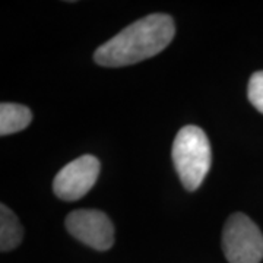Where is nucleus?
<instances>
[{
  "label": "nucleus",
  "mask_w": 263,
  "mask_h": 263,
  "mask_svg": "<svg viewBox=\"0 0 263 263\" xmlns=\"http://www.w3.org/2000/svg\"><path fill=\"white\" fill-rule=\"evenodd\" d=\"M100 161L94 155H82L60 170L53 181V190L62 200L84 197L100 176Z\"/></svg>",
  "instance_id": "nucleus-5"
},
{
  "label": "nucleus",
  "mask_w": 263,
  "mask_h": 263,
  "mask_svg": "<svg viewBox=\"0 0 263 263\" xmlns=\"http://www.w3.org/2000/svg\"><path fill=\"white\" fill-rule=\"evenodd\" d=\"M24 237V230L18 216L6 205L0 206V250L10 252L18 247Z\"/></svg>",
  "instance_id": "nucleus-7"
},
{
  "label": "nucleus",
  "mask_w": 263,
  "mask_h": 263,
  "mask_svg": "<svg viewBox=\"0 0 263 263\" xmlns=\"http://www.w3.org/2000/svg\"><path fill=\"white\" fill-rule=\"evenodd\" d=\"M171 155L183 186L190 192L196 190L212 164V151L206 133L197 126H184L174 139Z\"/></svg>",
  "instance_id": "nucleus-2"
},
{
  "label": "nucleus",
  "mask_w": 263,
  "mask_h": 263,
  "mask_svg": "<svg viewBox=\"0 0 263 263\" xmlns=\"http://www.w3.org/2000/svg\"><path fill=\"white\" fill-rule=\"evenodd\" d=\"M66 230L95 250H108L114 243V227L110 218L97 209H76L66 218Z\"/></svg>",
  "instance_id": "nucleus-4"
},
{
  "label": "nucleus",
  "mask_w": 263,
  "mask_h": 263,
  "mask_svg": "<svg viewBox=\"0 0 263 263\" xmlns=\"http://www.w3.org/2000/svg\"><path fill=\"white\" fill-rule=\"evenodd\" d=\"M176 25L165 13H154L130 24L97 48L94 60L104 67H123L157 56L173 41Z\"/></svg>",
  "instance_id": "nucleus-1"
},
{
  "label": "nucleus",
  "mask_w": 263,
  "mask_h": 263,
  "mask_svg": "<svg viewBox=\"0 0 263 263\" xmlns=\"http://www.w3.org/2000/svg\"><path fill=\"white\" fill-rule=\"evenodd\" d=\"M32 113L22 104L2 103L0 105V135L6 136L28 127Z\"/></svg>",
  "instance_id": "nucleus-6"
},
{
  "label": "nucleus",
  "mask_w": 263,
  "mask_h": 263,
  "mask_svg": "<svg viewBox=\"0 0 263 263\" xmlns=\"http://www.w3.org/2000/svg\"><path fill=\"white\" fill-rule=\"evenodd\" d=\"M247 97L254 108L263 114V70L254 72L249 79Z\"/></svg>",
  "instance_id": "nucleus-8"
},
{
  "label": "nucleus",
  "mask_w": 263,
  "mask_h": 263,
  "mask_svg": "<svg viewBox=\"0 0 263 263\" xmlns=\"http://www.w3.org/2000/svg\"><path fill=\"white\" fill-rule=\"evenodd\" d=\"M222 249L228 263H260L263 234L245 214H233L222 231Z\"/></svg>",
  "instance_id": "nucleus-3"
}]
</instances>
